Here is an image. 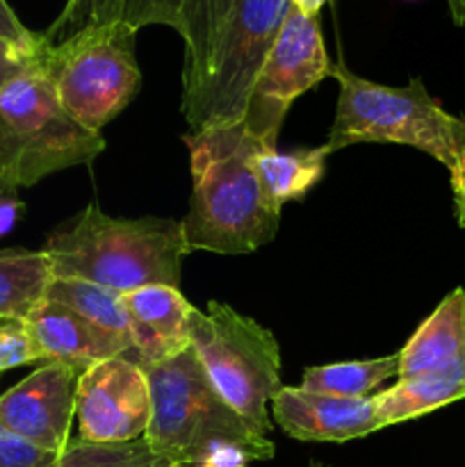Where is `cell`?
<instances>
[{"instance_id":"1","label":"cell","mask_w":465,"mask_h":467,"mask_svg":"<svg viewBox=\"0 0 465 467\" xmlns=\"http://www.w3.org/2000/svg\"><path fill=\"white\" fill-rule=\"evenodd\" d=\"M182 140L190 149L194 181L182 219L187 254L242 255L269 244L281 210L269 205L255 171V150L264 144L253 140L242 121L191 130Z\"/></svg>"},{"instance_id":"2","label":"cell","mask_w":465,"mask_h":467,"mask_svg":"<svg viewBox=\"0 0 465 467\" xmlns=\"http://www.w3.org/2000/svg\"><path fill=\"white\" fill-rule=\"evenodd\" d=\"M53 278H76L114 292L146 285L181 287L187 255L182 222L169 217L119 219L91 203L46 244Z\"/></svg>"},{"instance_id":"3","label":"cell","mask_w":465,"mask_h":467,"mask_svg":"<svg viewBox=\"0 0 465 467\" xmlns=\"http://www.w3.org/2000/svg\"><path fill=\"white\" fill-rule=\"evenodd\" d=\"M144 372L150 392L144 441L169 467L201 465L210 451L223 445L242 447L251 461L274 459V442L226 404L191 347Z\"/></svg>"},{"instance_id":"4","label":"cell","mask_w":465,"mask_h":467,"mask_svg":"<svg viewBox=\"0 0 465 467\" xmlns=\"http://www.w3.org/2000/svg\"><path fill=\"white\" fill-rule=\"evenodd\" d=\"M340 85L328 132V153L354 144H401L456 169L465 160V119L447 112L427 91L422 78L390 87L356 76L345 62L333 64Z\"/></svg>"},{"instance_id":"5","label":"cell","mask_w":465,"mask_h":467,"mask_svg":"<svg viewBox=\"0 0 465 467\" xmlns=\"http://www.w3.org/2000/svg\"><path fill=\"white\" fill-rule=\"evenodd\" d=\"M41 55L0 91V187L16 192L105 150V137L62 108Z\"/></svg>"},{"instance_id":"6","label":"cell","mask_w":465,"mask_h":467,"mask_svg":"<svg viewBox=\"0 0 465 467\" xmlns=\"http://www.w3.org/2000/svg\"><path fill=\"white\" fill-rule=\"evenodd\" d=\"M190 345L226 404L269 438V404L281 388V351L274 333L231 306L210 301L205 313H191Z\"/></svg>"},{"instance_id":"7","label":"cell","mask_w":465,"mask_h":467,"mask_svg":"<svg viewBox=\"0 0 465 467\" xmlns=\"http://www.w3.org/2000/svg\"><path fill=\"white\" fill-rule=\"evenodd\" d=\"M135 39L137 32L126 23H109L46 44L41 57L59 103L80 126L100 132L135 99L141 85Z\"/></svg>"},{"instance_id":"8","label":"cell","mask_w":465,"mask_h":467,"mask_svg":"<svg viewBox=\"0 0 465 467\" xmlns=\"http://www.w3.org/2000/svg\"><path fill=\"white\" fill-rule=\"evenodd\" d=\"M290 0H232L212 46L203 82L181 100L191 130L231 126L244 119L251 89L276 39Z\"/></svg>"},{"instance_id":"9","label":"cell","mask_w":465,"mask_h":467,"mask_svg":"<svg viewBox=\"0 0 465 467\" xmlns=\"http://www.w3.org/2000/svg\"><path fill=\"white\" fill-rule=\"evenodd\" d=\"M328 76H333V64L317 16L290 5L251 89L242 119L246 132L260 144L276 146L290 105Z\"/></svg>"},{"instance_id":"10","label":"cell","mask_w":465,"mask_h":467,"mask_svg":"<svg viewBox=\"0 0 465 467\" xmlns=\"http://www.w3.org/2000/svg\"><path fill=\"white\" fill-rule=\"evenodd\" d=\"M76 420L80 441L119 445L144 438L150 420L146 372L130 356L103 360L78 379Z\"/></svg>"},{"instance_id":"11","label":"cell","mask_w":465,"mask_h":467,"mask_svg":"<svg viewBox=\"0 0 465 467\" xmlns=\"http://www.w3.org/2000/svg\"><path fill=\"white\" fill-rule=\"evenodd\" d=\"M80 374L71 365L44 363L0 395V422L39 450L62 454L71 442Z\"/></svg>"},{"instance_id":"12","label":"cell","mask_w":465,"mask_h":467,"mask_svg":"<svg viewBox=\"0 0 465 467\" xmlns=\"http://www.w3.org/2000/svg\"><path fill=\"white\" fill-rule=\"evenodd\" d=\"M272 422L287 436L305 442H346L378 431L374 397H342L305 392L304 388L281 386L272 397Z\"/></svg>"},{"instance_id":"13","label":"cell","mask_w":465,"mask_h":467,"mask_svg":"<svg viewBox=\"0 0 465 467\" xmlns=\"http://www.w3.org/2000/svg\"><path fill=\"white\" fill-rule=\"evenodd\" d=\"M123 310L132 340V358L141 368L167 363L190 349V319L194 306L181 287L146 285L123 292Z\"/></svg>"},{"instance_id":"14","label":"cell","mask_w":465,"mask_h":467,"mask_svg":"<svg viewBox=\"0 0 465 467\" xmlns=\"http://www.w3.org/2000/svg\"><path fill=\"white\" fill-rule=\"evenodd\" d=\"M26 328L39 351L41 363H64L85 372L91 365L117 356L132 358V345L126 337L96 327L57 301H41L26 319Z\"/></svg>"},{"instance_id":"15","label":"cell","mask_w":465,"mask_h":467,"mask_svg":"<svg viewBox=\"0 0 465 467\" xmlns=\"http://www.w3.org/2000/svg\"><path fill=\"white\" fill-rule=\"evenodd\" d=\"M397 354H399V377L397 379L419 377V374L436 372V369H445L465 360L463 287L451 290Z\"/></svg>"},{"instance_id":"16","label":"cell","mask_w":465,"mask_h":467,"mask_svg":"<svg viewBox=\"0 0 465 467\" xmlns=\"http://www.w3.org/2000/svg\"><path fill=\"white\" fill-rule=\"evenodd\" d=\"M460 400H465V360L419 377L397 379L395 386L374 395V406L378 427L386 429L424 418Z\"/></svg>"},{"instance_id":"17","label":"cell","mask_w":465,"mask_h":467,"mask_svg":"<svg viewBox=\"0 0 465 467\" xmlns=\"http://www.w3.org/2000/svg\"><path fill=\"white\" fill-rule=\"evenodd\" d=\"M328 155L326 144L290 153H281L276 146H260L253 162L269 205L281 210L290 201L304 199L322 181Z\"/></svg>"},{"instance_id":"18","label":"cell","mask_w":465,"mask_h":467,"mask_svg":"<svg viewBox=\"0 0 465 467\" xmlns=\"http://www.w3.org/2000/svg\"><path fill=\"white\" fill-rule=\"evenodd\" d=\"M53 267L44 249L0 251V319L26 322L46 299Z\"/></svg>"},{"instance_id":"19","label":"cell","mask_w":465,"mask_h":467,"mask_svg":"<svg viewBox=\"0 0 465 467\" xmlns=\"http://www.w3.org/2000/svg\"><path fill=\"white\" fill-rule=\"evenodd\" d=\"M399 377V354L367 360L315 365L305 368L301 386L305 392L342 397V400H367L390 379Z\"/></svg>"},{"instance_id":"20","label":"cell","mask_w":465,"mask_h":467,"mask_svg":"<svg viewBox=\"0 0 465 467\" xmlns=\"http://www.w3.org/2000/svg\"><path fill=\"white\" fill-rule=\"evenodd\" d=\"M46 299L64 304L67 308L76 310L82 317L94 322L96 327L105 328L114 336L126 337L132 345L121 292L108 290V287L87 281H76V278H53L48 292H46Z\"/></svg>"},{"instance_id":"21","label":"cell","mask_w":465,"mask_h":467,"mask_svg":"<svg viewBox=\"0 0 465 467\" xmlns=\"http://www.w3.org/2000/svg\"><path fill=\"white\" fill-rule=\"evenodd\" d=\"M50 467H169L150 451L144 438L119 445H98L71 438L67 450Z\"/></svg>"},{"instance_id":"22","label":"cell","mask_w":465,"mask_h":467,"mask_svg":"<svg viewBox=\"0 0 465 467\" xmlns=\"http://www.w3.org/2000/svg\"><path fill=\"white\" fill-rule=\"evenodd\" d=\"M123 0H67L57 21L44 32L46 44H57L82 27L121 23Z\"/></svg>"},{"instance_id":"23","label":"cell","mask_w":465,"mask_h":467,"mask_svg":"<svg viewBox=\"0 0 465 467\" xmlns=\"http://www.w3.org/2000/svg\"><path fill=\"white\" fill-rule=\"evenodd\" d=\"M203 0H123L121 23L140 32L146 26H167L182 35Z\"/></svg>"},{"instance_id":"24","label":"cell","mask_w":465,"mask_h":467,"mask_svg":"<svg viewBox=\"0 0 465 467\" xmlns=\"http://www.w3.org/2000/svg\"><path fill=\"white\" fill-rule=\"evenodd\" d=\"M30 363H41V358L26 322L0 319V372Z\"/></svg>"},{"instance_id":"25","label":"cell","mask_w":465,"mask_h":467,"mask_svg":"<svg viewBox=\"0 0 465 467\" xmlns=\"http://www.w3.org/2000/svg\"><path fill=\"white\" fill-rule=\"evenodd\" d=\"M57 456L23 441L0 422V467H50Z\"/></svg>"},{"instance_id":"26","label":"cell","mask_w":465,"mask_h":467,"mask_svg":"<svg viewBox=\"0 0 465 467\" xmlns=\"http://www.w3.org/2000/svg\"><path fill=\"white\" fill-rule=\"evenodd\" d=\"M0 36L7 39L9 44L27 50V53H39L46 46L44 35H36V32L27 30L21 23V18L14 14V9L9 7L7 0H0Z\"/></svg>"},{"instance_id":"27","label":"cell","mask_w":465,"mask_h":467,"mask_svg":"<svg viewBox=\"0 0 465 467\" xmlns=\"http://www.w3.org/2000/svg\"><path fill=\"white\" fill-rule=\"evenodd\" d=\"M39 53H27V50L18 48V46L9 44L7 39L0 36V91H3L14 78L21 76V73L39 57Z\"/></svg>"},{"instance_id":"28","label":"cell","mask_w":465,"mask_h":467,"mask_svg":"<svg viewBox=\"0 0 465 467\" xmlns=\"http://www.w3.org/2000/svg\"><path fill=\"white\" fill-rule=\"evenodd\" d=\"M23 210H26V205L18 199V192L9 190V187H0V237L7 235L16 226Z\"/></svg>"},{"instance_id":"29","label":"cell","mask_w":465,"mask_h":467,"mask_svg":"<svg viewBox=\"0 0 465 467\" xmlns=\"http://www.w3.org/2000/svg\"><path fill=\"white\" fill-rule=\"evenodd\" d=\"M249 463L251 456L246 454L242 447L223 445L217 447L214 451H210L208 459H205L199 467H249Z\"/></svg>"},{"instance_id":"30","label":"cell","mask_w":465,"mask_h":467,"mask_svg":"<svg viewBox=\"0 0 465 467\" xmlns=\"http://www.w3.org/2000/svg\"><path fill=\"white\" fill-rule=\"evenodd\" d=\"M450 178L451 192H454L456 219H459V226L465 228V160L460 164H456V169H451Z\"/></svg>"},{"instance_id":"31","label":"cell","mask_w":465,"mask_h":467,"mask_svg":"<svg viewBox=\"0 0 465 467\" xmlns=\"http://www.w3.org/2000/svg\"><path fill=\"white\" fill-rule=\"evenodd\" d=\"M326 3H331V0H290L292 7H296L299 12L308 14V16H317L319 9H322Z\"/></svg>"},{"instance_id":"32","label":"cell","mask_w":465,"mask_h":467,"mask_svg":"<svg viewBox=\"0 0 465 467\" xmlns=\"http://www.w3.org/2000/svg\"><path fill=\"white\" fill-rule=\"evenodd\" d=\"M447 7H450L451 21L456 26H465V0H445Z\"/></svg>"},{"instance_id":"33","label":"cell","mask_w":465,"mask_h":467,"mask_svg":"<svg viewBox=\"0 0 465 467\" xmlns=\"http://www.w3.org/2000/svg\"><path fill=\"white\" fill-rule=\"evenodd\" d=\"M171 467H199V465H171Z\"/></svg>"},{"instance_id":"34","label":"cell","mask_w":465,"mask_h":467,"mask_svg":"<svg viewBox=\"0 0 465 467\" xmlns=\"http://www.w3.org/2000/svg\"><path fill=\"white\" fill-rule=\"evenodd\" d=\"M310 467H326V465H322V463H313Z\"/></svg>"}]
</instances>
